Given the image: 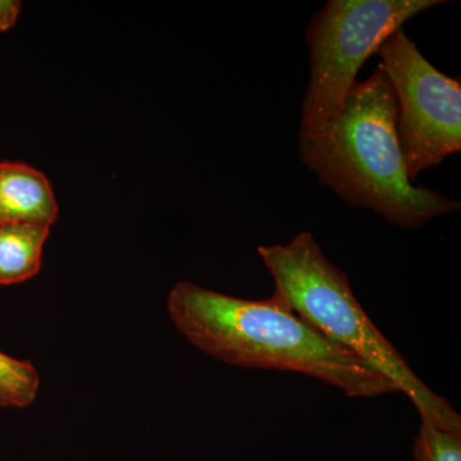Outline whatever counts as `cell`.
Masks as SVG:
<instances>
[{
  "label": "cell",
  "instance_id": "obj_1",
  "mask_svg": "<svg viewBox=\"0 0 461 461\" xmlns=\"http://www.w3.org/2000/svg\"><path fill=\"white\" fill-rule=\"evenodd\" d=\"M167 309L191 345L230 366L302 373L348 397L399 393L390 379L327 339L277 293L245 300L178 282Z\"/></svg>",
  "mask_w": 461,
  "mask_h": 461
},
{
  "label": "cell",
  "instance_id": "obj_2",
  "mask_svg": "<svg viewBox=\"0 0 461 461\" xmlns=\"http://www.w3.org/2000/svg\"><path fill=\"white\" fill-rule=\"evenodd\" d=\"M396 113L395 94L377 68L353 85L338 120L326 131L300 138V157L346 204L369 209L400 229L415 230L438 215L455 213L461 204L409 180Z\"/></svg>",
  "mask_w": 461,
  "mask_h": 461
},
{
  "label": "cell",
  "instance_id": "obj_3",
  "mask_svg": "<svg viewBox=\"0 0 461 461\" xmlns=\"http://www.w3.org/2000/svg\"><path fill=\"white\" fill-rule=\"evenodd\" d=\"M276 291L327 339L390 379L420 412L421 421L461 436V417L432 390L377 329L357 302L345 272L330 262L311 232L287 244L258 248Z\"/></svg>",
  "mask_w": 461,
  "mask_h": 461
},
{
  "label": "cell",
  "instance_id": "obj_4",
  "mask_svg": "<svg viewBox=\"0 0 461 461\" xmlns=\"http://www.w3.org/2000/svg\"><path fill=\"white\" fill-rule=\"evenodd\" d=\"M444 0H330L306 32L311 78L300 138L321 135L338 120L357 75L388 36Z\"/></svg>",
  "mask_w": 461,
  "mask_h": 461
},
{
  "label": "cell",
  "instance_id": "obj_5",
  "mask_svg": "<svg viewBox=\"0 0 461 461\" xmlns=\"http://www.w3.org/2000/svg\"><path fill=\"white\" fill-rule=\"evenodd\" d=\"M396 99V129L409 180L461 150V80L439 72L397 30L378 50Z\"/></svg>",
  "mask_w": 461,
  "mask_h": 461
},
{
  "label": "cell",
  "instance_id": "obj_6",
  "mask_svg": "<svg viewBox=\"0 0 461 461\" xmlns=\"http://www.w3.org/2000/svg\"><path fill=\"white\" fill-rule=\"evenodd\" d=\"M59 213L44 173L21 162H0V223L50 227Z\"/></svg>",
  "mask_w": 461,
  "mask_h": 461
},
{
  "label": "cell",
  "instance_id": "obj_7",
  "mask_svg": "<svg viewBox=\"0 0 461 461\" xmlns=\"http://www.w3.org/2000/svg\"><path fill=\"white\" fill-rule=\"evenodd\" d=\"M50 227L0 223V286L23 284L41 268L42 249Z\"/></svg>",
  "mask_w": 461,
  "mask_h": 461
},
{
  "label": "cell",
  "instance_id": "obj_8",
  "mask_svg": "<svg viewBox=\"0 0 461 461\" xmlns=\"http://www.w3.org/2000/svg\"><path fill=\"white\" fill-rule=\"evenodd\" d=\"M41 377L25 360L0 353V408H27L35 402Z\"/></svg>",
  "mask_w": 461,
  "mask_h": 461
},
{
  "label": "cell",
  "instance_id": "obj_9",
  "mask_svg": "<svg viewBox=\"0 0 461 461\" xmlns=\"http://www.w3.org/2000/svg\"><path fill=\"white\" fill-rule=\"evenodd\" d=\"M412 454L414 461H461V436L421 421Z\"/></svg>",
  "mask_w": 461,
  "mask_h": 461
},
{
  "label": "cell",
  "instance_id": "obj_10",
  "mask_svg": "<svg viewBox=\"0 0 461 461\" xmlns=\"http://www.w3.org/2000/svg\"><path fill=\"white\" fill-rule=\"evenodd\" d=\"M21 8L23 3L18 0H0V32H8L16 25Z\"/></svg>",
  "mask_w": 461,
  "mask_h": 461
}]
</instances>
